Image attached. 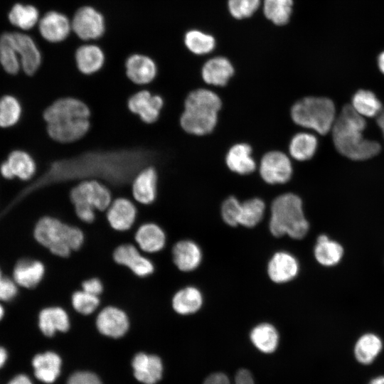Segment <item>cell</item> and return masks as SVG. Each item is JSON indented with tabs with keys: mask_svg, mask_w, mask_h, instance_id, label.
Here are the masks:
<instances>
[{
	"mask_svg": "<svg viewBox=\"0 0 384 384\" xmlns=\"http://www.w3.org/2000/svg\"><path fill=\"white\" fill-rule=\"evenodd\" d=\"M46 131L53 142L71 144L85 137L92 127V111L82 99L62 96L50 102L43 112Z\"/></svg>",
	"mask_w": 384,
	"mask_h": 384,
	"instance_id": "1",
	"label": "cell"
},
{
	"mask_svg": "<svg viewBox=\"0 0 384 384\" xmlns=\"http://www.w3.org/2000/svg\"><path fill=\"white\" fill-rule=\"evenodd\" d=\"M366 126L365 117L358 114L351 105H346L331 129L338 151L353 160H365L377 155L381 146L378 142L363 137Z\"/></svg>",
	"mask_w": 384,
	"mask_h": 384,
	"instance_id": "2",
	"label": "cell"
},
{
	"mask_svg": "<svg viewBox=\"0 0 384 384\" xmlns=\"http://www.w3.org/2000/svg\"><path fill=\"white\" fill-rule=\"evenodd\" d=\"M222 106L220 97L207 89H197L188 93L179 118L182 129L188 134L202 136L210 133L218 121Z\"/></svg>",
	"mask_w": 384,
	"mask_h": 384,
	"instance_id": "3",
	"label": "cell"
},
{
	"mask_svg": "<svg viewBox=\"0 0 384 384\" xmlns=\"http://www.w3.org/2000/svg\"><path fill=\"white\" fill-rule=\"evenodd\" d=\"M32 235L33 240L52 255L64 258L73 250L80 249L85 240L79 228L50 215L42 216L35 223Z\"/></svg>",
	"mask_w": 384,
	"mask_h": 384,
	"instance_id": "4",
	"label": "cell"
},
{
	"mask_svg": "<svg viewBox=\"0 0 384 384\" xmlns=\"http://www.w3.org/2000/svg\"><path fill=\"white\" fill-rule=\"evenodd\" d=\"M309 229L302 201L297 195L287 193L274 198L271 206L270 220V230L274 237L287 235L294 239H302Z\"/></svg>",
	"mask_w": 384,
	"mask_h": 384,
	"instance_id": "5",
	"label": "cell"
},
{
	"mask_svg": "<svg viewBox=\"0 0 384 384\" xmlns=\"http://www.w3.org/2000/svg\"><path fill=\"white\" fill-rule=\"evenodd\" d=\"M290 114L296 124L326 134L335 122L336 109L329 98L307 97L293 105Z\"/></svg>",
	"mask_w": 384,
	"mask_h": 384,
	"instance_id": "6",
	"label": "cell"
},
{
	"mask_svg": "<svg viewBox=\"0 0 384 384\" xmlns=\"http://www.w3.org/2000/svg\"><path fill=\"white\" fill-rule=\"evenodd\" d=\"M71 203H85L96 210L104 211L112 201L110 189L105 182L96 178H87L77 183L69 193Z\"/></svg>",
	"mask_w": 384,
	"mask_h": 384,
	"instance_id": "7",
	"label": "cell"
},
{
	"mask_svg": "<svg viewBox=\"0 0 384 384\" xmlns=\"http://www.w3.org/2000/svg\"><path fill=\"white\" fill-rule=\"evenodd\" d=\"M128 111L144 124L151 125L159 119L164 106L163 97L147 89L136 91L127 99Z\"/></svg>",
	"mask_w": 384,
	"mask_h": 384,
	"instance_id": "8",
	"label": "cell"
},
{
	"mask_svg": "<svg viewBox=\"0 0 384 384\" xmlns=\"http://www.w3.org/2000/svg\"><path fill=\"white\" fill-rule=\"evenodd\" d=\"M72 31L83 41H92L101 38L105 31L103 15L91 6L80 7L71 19Z\"/></svg>",
	"mask_w": 384,
	"mask_h": 384,
	"instance_id": "9",
	"label": "cell"
},
{
	"mask_svg": "<svg viewBox=\"0 0 384 384\" xmlns=\"http://www.w3.org/2000/svg\"><path fill=\"white\" fill-rule=\"evenodd\" d=\"M292 166L289 157L279 151L266 153L260 165V174L267 183L277 184L287 182L292 175Z\"/></svg>",
	"mask_w": 384,
	"mask_h": 384,
	"instance_id": "10",
	"label": "cell"
},
{
	"mask_svg": "<svg viewBox=\"0 0 384 384\" xmlns=\"http://www.w3.org/2000/svg\"><path fill=\"white\" fill-rule=\"evenodd\" d=\"M45 274L46 266L41 260L24 256L15 262L11 277L21 289L32 290L42 282Z\"/></svg>",
	"mask_w": 384,
	"mask_h": 384,
	"instance_id": "11",
	"label": "cell"
},
{
	"mask_svg": "<svg viewBox=\"0 0 384 384\" xmlns=\"http://www.w3.org/2000/svg\"><path fill=\"white\" fill-rule=\"evenodd\" d=\"M95 325L98 331L107 337L119 338L124 336L130 326L127 314L116 306H107L97 314Z\"/></svg>",
	"mask_w": 384,
	"mask_h": 384,
	"instance_id": "12",
	"label": "cell"
},
{
	"mask_svg": "<svg viewBox=\"0 0 384 384\" xmlns=\"http://www.w3.org/2000/svg\"><path fill=\"white\" fill-rule=\"evenodd\" d=\"M159 175L156 169L147 165L141 169L134 176L131 192L133 198L142 205H151L158 195Z\"/></svg>",
	"mask_w": 384,
	"mask_h": 384,
	"instance_id": "13",
	"label": "cell"
},
{
	"mask_svg": "<svg viewBox=\"0 0 384 384\" xmlns=\"http://www.w3.org/2000/svg\"><path fill=\"white\" fill-rule=\"evenodd\" d=\"M112 257L117 264L128 267L139 277H146L154 272L152 261L144 256L139 247L132 244L117 246Z\"/></svg>",
	"mask_w": 384,
	"mask_h": 384,
	"instance_id": "14",
	"label": "cell"
},
{
	"mask_svg": "<svg viewBox=\"0 0 384 384\" xmlns=\"http://www.w3.org/2000/svg\"><path fill=\"white\" fill-rule=\"evenodd\" d=\"M125 75L134 85L144 86L151 84L156 78L158 68L149 56L134 53L127 57L124 63Z\"/></svg>",
	"mask_w": 384,
	"mask_h": 384,
	"instance_id": "15",
	"label": "cell"
},
{
	"mask_svg": "<svg viewBox=\"0 0 384 384\" xmlns=\"http://www.w3.org/2000/svg\"><path fill=\"white\" fill-rule=\"evenodd\" d=\"M11 40L20 58L21 70L32 76L37 73L42 63L41 51L28 35L20 32H11Z\"/></svg>",
	"mask_w": 384,
	"mask_h": 384,
	"instance_id": "16",
	"label": "cell"
},
{
	"mask_svg": "<svg viewBox=\"0 0 384 384\" xmlns=\"http://www.w3.org/2000/svg\"><path fill=\"white\" fill-rule=\"evenodd\" d=\"M106 211V218L110 226L118 232L130 230L137 218V208L135 204L126 197H118L112 200Z\"/></svg>",
	"mask_w": 384,
	"mask_h": 384,
	"instance_id": "17",
	"label": "cell"
},
{
	"mask_svg": "<svg viewBox=\"0 0 384 384\" xmlns=\"http://www.w3.org/2000/svg\"><path fill=\"white\" fill-rule=\"evenodd\" d=\"M38 26L41 36L53 43L65 41L72 31L71 20L57 11L46 13L40 18Z\"/></svg>",
	"mask_w": 384,
	"mask_h": 384,
	"instance_id": "18",
	"label": "cell"
},
{
	"mask_svg": "<svg viewBox=\"0 0 384 384\" xmlns=\"http://www.w3.org/2000/svg\"><path fill=\"white\" fill-rule=\"evenodd\" d=\"M39 331L47 337L53 336L57 332H66L70 327L68 313L58 306L42 308L37 315Z\"/></svg>",
	"mask_w": 384,
	"mask_h": 384,
	"instance_id": "19",
	"label": "cell"
},
{
	"mask_svg": "<svg viewBox=\"0 0 384 384\" xmlns=\"http://www.w3.org/2000/svg\"><path fill=\"white\" fill-rule=\"evenodd\" d=\"M134 240L140 250L153 254L164 248L166 235L163 228L158 224L148 222L142 224L137 229Z\"/></svg>",
	"mask_w": 384,
	"mask_h": 384,
	"instance_id": "20",
	"label": "cell"
},
{
	"mask_svg": "<svg viewBox=\"0 0 384 384\" xmlns=\"http://www.w3.org/2000/svg\"><path fill=\"white\" fill-rule=\"evenodd\" d=\"M297 260L287 252H277L270 259L267 274L275 283H285L293 279L299 272Z\"/></svg>",
	"mask_w": 384,
	"mask_h": 384,
	"instance_id": "21",
	"label": "cell"
},
{
	"mask_svg": "<svg viewBox=\"0 0 384 384\" xmlns=\"http://www.w3.org/2000/svg\"><path fill=\"white\" fill-rule=\"evenodd\" d=\"M75 65L79 72L85 75L98 73L105 63V55L97 45L87 43L79 46L75 53Z\"/></svg>",
	"mask_w": 384,
	"mask_h": 384,
	"instance_id": "22",
	"label": "cell"
},
{
	"mask_svg": "<svg viewBox=\"0 0 384 384\" xmlns=\"http://www.w3.org/2000/svg\"><path fill=\"white\" fill-rule=\"evenodd\" d=\"M234 73V67L231 62L223 56L210 58L203 64L201 69L203 81L215 86H225Z\"/></svg>",
	"mask_w": 384,
	"mask_h": 384,
	"instance_id": "23",
	"label": "cell"
},
{
	"mask_svg": "<svg viewBox=\"0 0 384 384\" xmlns=\"http://www.w3.org/2000/svg\"><path fill=\"white\" fill-rule=\"evenodd\" d=\"M172 257L174 265L179 270L191 272L201 264L202 252L199 246L193 241L182 240L173 247Z\"/></svg>",
	"mask_w": 384,
	"mask_h": 384,
	"instance_id": "24",
	"label": "cell"
},
{
	"mask_svg": "<svg viewBox=\"0 0 384 384\" xmlns=\"http://www.w3.org/2000/svg\"><path fill=\"white\" fill-rule=\"evenodd\" d=\"M135 378L144 384H155L162 375L161 359L154 355L137 353L132 361Z\"/></svg>",
	"mask_w": 384,
	"mask_h": 384,
	"instance_id": "25",
	"label": "cell"
},
{
	"mask_svg": "<svg viewBox=\"0 0 384 384\" xmlns=\"http://www.w3.org/2000/svg\"><path fill=\"white\" fill-rule=\"evenodd\" d=\"M61 358L53 351H46L35 355L31 363L35 377L45 383H52L59 376Z\"/></svg>",
	"mask_w": 384,
	"mask_h": 384,
	"instance_id": "26",
	"label": "cell"
},
{
	"mask_svg": "<svg viewBox=\"0 0 384 384\" xmlns=\"http://www.w3.org/2000/svg\"><path fill=\"white\" fill-rule=\"evenodd\" d=\"M252 148L245 143L233 145L228 151L225 163L229 169L240 175L253 172L256 164L251 156Z\"/></svg>",
	"mask_w": 384,
	"mask_h": 384,
	"instance_id": "27",
	"label": "cell"
},
{
	"mask_svg": "<svg viewBox=\"0 0 384 384\" xmlns=\"http://www.w3.org/2000/svg\"><path fill=\"white\" fill-rule=\"evenodd\" d=\"M6 161L14 178L23 181H30L35 177L37 164L29 152L23 149H14L8 154Z\"/></svg>",
	"mask_w": 384,
	"mask_h": 384,
	"instance_id": "28",
	"label": "cell"
},
{
	"mask_svg": "<svg viewBox=\"0 0 384 384\" xmlns=\"http://www.w3.org/2000/svg\"><path fill=\"white\" fill-rule=\"evenodd\" d=\"M203 304V296L198 289L186 287L175 293L171 300L173 309L180 315L197 312Z\"/></svg>",
	"mask_w": 384,
	"mask_h": 384,
	"instance_id": "29",
	"label": "cell"
},
{
	"mask_svg": "<svg viewBox=\"0 0 384 384\" xmlns=\"http://www.w3.org/2000/svg\"><path fill=\"white\" fill-rule=\"evenodd\" d=\"M383 349V341L376 334L366 333L356 341L353 353L356 361L363 365L371 364Z\"/></svg>",
	"mask_w": 384,
	"mask_h": 384,
	"instance_id": "30",
	"label": "cell"
},
{
	"mask_svg": "<svg viewBox=\"0 0 384 384\" xmlns=\"http://www.w3.org/2000/svg\"><path fill=\"white\" fill-rule=\"evenodd\" d=\"M314 253L320 265L332 267L341 261L343 255V248L341 244L322 234L317 238Z\"/></svg>",
	"mask_w": 384,
	"mask_h": 384,
	"instance_id": "31",
	"label": "cell"
},
{
	"mask_svg": "<svg viewBox=\"0 0 384 384\" xmlns=\"http://www.w3.org/2000/svg\"><path fill=\"white\" fill-rule=\"evenodd\" d=\"M250 339L254 346L260 351L270 353L274 352L277 347L279 335L272 324L263 323L258 324L252 330Z\"/></svg>",
	"mask_w": 384,
	"mask_h": 384,
	"instance_id": "32",
	"label": "cell"
},
{
	"mask_svg": "<svg viewBox=\"0 0 384 384\" xmlns=\"http://www.w3.org/2000/svg\"><path fill=\"white\" fill-rule=\"evenodd\" d=\"M293 0H264L265 17L277 26L287 24L293 11Z\"/></svg>",
	"mask_w": 384,
	"mask_h": 384,
	"instance_id": "33",
	"label": "cell"
},
{
	"mask_svg": "<svg viewBox=\"0 0 384 384\" xmlns=\"http://www.w3.org/2000/svg\"><path fill=\"white\" fill-rule=\"evenodd\" d=\"M0 65L9 75H17L21 70L20 58L13 44L11 32L0 36Z\"/></svg>",
	"mask_w": 384,
	"mask_h": 384,
	"instance_id": "34",
	"label": "cell"
},
{
	"mask_svg": "<svg viewBox=\"0 0 384 384\" xmlns=\"http://www.w3.org/2000/svg\"><path fill=\"white\" fill-rule=\"evenodd\" d=\"M317 148L316 137L307 132L295 134L289 145V151L292 158L298 161L310 159Z\"/></svg>",
	"mask_w": 384,
	"mask_h": 384,
	"instance_id": "35",
	"label": "cell"
},
{
	"mask_svg": "<svg viewBox=\"0 0 384 384\" xmlns=\"http://www.w3.org/2000/svg\"><path fill=\"white\" fill-rule=\"evenodd\" d=\"M23 107L14 95L6 94L0 97V128L8 129L16 125L22 116Z\"/></svg>",
	"mask_w": 384,
	"mask_h": 384,
	"instance_id": "36",
	"label": "cell"
},
{
	"mask_svg": "<svg viewBox=\"0 0 384 384\" xmlns=\"http://www.w3.org/2000/svg\"><path fill=\"white\" fill-rule=\"evenodd\" d=\"M39 11L33 5L14 4L9 13L10 23L22 30H29L38 23Z\"/></svg>",
	"mask_w": 384,
	"mask_h": 384,
	"instance_id": "37",
	"label": "cell"
},
{
	"mask_svg": "<svg viewBox=\"0 0 384 384\" xmlns=\"http://www.w3.org/2000/svg\"><path fill=\"white\" fill-rule=\"evenodd\" d=\"M183 41L186 48L198 55L212 52L216 44L213 36L198 29L188 31L185 33Z\"/></svg>",
	"mask_w": 384,
	"mask_h": 384,
	"instance_id": "38",
	"label": "cell"
},
{
	"mask_svg": "<svg viewBox=\"0 0 384 384\" xmlns=\"http://www.w3.org/2000/svg\"><path fill=\"white\" fill-rule=\"evenodd\" d=\"M351 105L363 117H375L382 110V104L375 94L365 90H358L353 95Z\"/></svg>",
	"mask_w": 384,
	"mask_h": 384,
	"instance_id": "39",
	"label": "cell"
},
{
	"mask_svg": "<svg viewBox=\"0 0 384 384\" xmlns=\"http://www.w3.org/2000/svg\"><path fill=\"white\" fill-rule=\"evenodd\" d=\"M265 209L264 201L258 198H250L241 203L239 225L247 228L255 226L262 219Z\"/></svg>",
	"mask_w": 384,
	"mask_h": 384,
	"instance_id": "40",
	"label": "cell"
},
{
	"mask_svg": "<svg viewBox=\"0 0 384 384\" xmlns=\"http://www.w3.org/2000/svg\"><path fill=\"white\" fill-rule=\"evenodd\" d=\"M71 304L78 313L87 316L94 313L100 304L99 296L90 294L84 290H78L71 296Z\"/></svg>",
	"mask_w": 384,
	"mask_h": 384,
	"instance_id": "41",
	"label": "cell"
},
{
	"mask_svg": "<svg viewBox=\"0 0 384 384\" xmlns=\"http://www.w3.org/2000/svg\"><path fill=\"white\" fill-rule=\"evenodd\" d=\"M260 6V0H228V10L233 18L242 20L251 17Z\"/></svg>",
	"mask_w": 384,
	"mask_h": 384,
	"instance_id": "42",
	"label": "cell"
},
{
	"mask_svg": "<svg viewBox=\"0 0 384 384\" xmlns=\"http://www.w3.org/2000/svg\"><path fill=\"white\" fill-rule=\"evenodd\" d=\"M241 203L234 196H229L223 203L221 215L224 222L230 226L239 225Z\"/></svg>",
	"mask_w": 384,
	"mask_h": 384,
	"instance_id": "43",
	"label": "cell"
},
{
	"mask_svg": "<svg viewBox=\"0 0 384 384\" xmlns=\"http://www.w3.org/2000/svg\"><path fill=\"white\" fill-rule=\"evenodd\" d=\"M203 384H231L228 376L223 373H215L210 375ZM234 384H254L252 374L248 370H239L235 376Z\"/></svg>",
	"mask_w": 384,
	"mask_h": 384,
	"instance_id": "44",
	"label": "cell"
},
{
	"mask_svg": "<svg viewBox=\"0 0 384 384\" xmlns=\"http://www.w3.org/2000/svg\"><path fill=\"white\" fill-rule=\"evenodd\" d=\"M20 289L11 276L4 275L0 280V302L2 304L12 302L18 296Z\"/></svg>",
	"mask_w": 384,
	"mask_h": 384,
	"instance_id": "45",
	"label": "cell"
},
{
	"mask_svg": "<svg viewBox=\"0 0 384 384\" xmlns=\"http://www.w3.org/2000/svg\"><path fill=\"white\" fill-rule=\"evenodd\" d=\"M74 210L77 217L82 222L90 223H92L96 216V210L85 203L73 204Z\"/></svg>",
	"mask_w": 384,
	"mask_h": 384,
	"instance_id": "46",
	"label": "cell"
},
{
	"mask_svg": "<svg viewBox=\"0 0 384 384\" xmlns=\"http://www.w3.org/2000/svg\"><path fill=\"white\" fill-rule=\"evenodd\" d=\"M67 384H102L98 377L89 372H78L72 375Z\"/></svg>",
	"mask_w": 384,
	"mask_h": 384,
	"instance_id": "47",
	"label": "cell"
},
{
	"mask_svg": "<svg viewBox=\"0 0 384 384\" xmlns=\"http://www.w3.org/2000/svg\"><path fill=\"white\" fill-rule=\"evenodd\" d=\"M82 289L90 294L100 296L104 290V286L100 279L92 277L82 282Z\"/></svg>",
	"mask_w": 384,
	"mask_h": 384,
	"instance_id": "48",
	"label": "cell"
},
{
	"mask_svg": "<svg viewBox=\"0 0 384 384\" xmlns=\"http://www.w3.org/2000/svg\"><path fill=\"white\" fill-rule=\"evenodd\" d=\"M0 174L6 180H11L15 178L9 165L6 160L2 161L0 164Z\"/></svg>",
	"mask_w": 384,
	"mask_h": 384,
	"instance_id": "49",
	"label": "cell"
},
{
	"mask_svg": "<svg viewBox=\"0 0 384 384\" xmlns=\"http://www.w3.org/2000/svg\"><path fill=\"white\" fill-rule=\"evenodd\" d=\"M7 384H33V383L27 375L21 373L14 376Z\"/></svg>",
	"mask_w": 384,
	"mask_h": 384,
	"instance_id": "50",
	"label": "cell"
},
{
	"mask_svg": "<svg viewBox=\"0 0 384 384\" xmlns=\"http://www.w3.org/2000/svg\"><path fill=\"white\" fill-rule=\"evenodd\" d=\"M8 359V351L1 345H0V369L4 366Z\"/></svg>",
	"mask_w": 384,
	"mask_h": 384,
	"instance_id": "51",
	"label": "cell"
},
{
	"mask_svg": "<svg viewBox=\"0 0 384 384\" xmlns=\"http://www.w3.org/2000/svg\"><path fill=\"white\" fill-rule=\"evenodd\" d=\"M377 123L380 128L384 137V109L378 115Z\"/></svg>",
	"mask_w": 384,
	"mask_h": 384,
	"instance_id": "52",
	"label": "cell"
},
{
	"mask_svg": "<svg viewBox=\"0 0 384 384\" xmlns=\"http://www.w3.org/2000/svg\"><path fill=\"white\" fill-rule=\"evenodd\" d=\"M368 384H384V375L373 378Z\"/></svg>",
	"mask_w": 384,
	"mask_h": 384,
	"instance_id": "53",
	"label": "cell"
},
{
	"mask_svg": "<svg viewBox=\"0 0 384 384\" xmlns=\"http://www.w3.org/2000/svg\"><path fill=\"white\" fill-rule=\"evenodd\" d=\"M378 67L380 71L384 74V52L380 53L378 57Z\"/></svg>",
	"mask_w": 384,
	"mask_h": 384,
	"instance_id": "54",
	"label": "cell"
},
{
	"mask_svg": "<svg viewBox=\"0 0 384 384\" xmlns=\"http://www.w3.org/2000/svg\"><path fill=\"white\" fill-rule=\"evenodd\" d=\"M5 314H6L5 306H4V304H2L0 302V322L4 319V318L5 316Z\"/></svg>",
	"mask_w": 384,
	"mask_h": 384,
	"instance_id": "55",
	"label": "cell"
},
{
	"mask_svg": "<svg viewBox=\"0 0 384 384\" xmlns=\"http://www.w3.org/2000/svg\"><path fill=\"white\" fill-rule=\"evenodd\" d=\"M3 276H4V274H3V272H2V270H1V267H0V280L1 279V278L3 277Z\"/></svg>",
	"mask_w": 384,
	"mask_h": 384,
	"instance_id": "56",
	"label": "cell"
}]
</instances>
